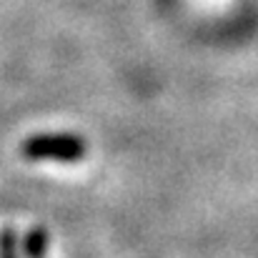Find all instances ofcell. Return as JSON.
<instances>
[{
    "label": "cell",
    "instance_id": "2",
    "mask_svg": "<svg viewBox=\"0 0 258 258\" xmlns=\"http://www.w3.org/2000/svg\"><path fill=\"white\" fill-rule=\"evenodd\" d=\"M45 246H48L45 231H33L25 238V253H28V258H43L45 256Z\"/></svg>",
    "mask_w": 258,
    "mask_h": 258
},
{
    "label": "cell",
    "instance_id": "1",
    "mask_svg": "<svg viewBox=\"0 0 258 258\" xmlns=\"http://www.w3.org/2000/svg\"><path fill=\"white\" fill-rule=\"evenodd\" d=\"M30 161H78L86 153V143L76 136H33L23 146Z\"/></svg>",
    "mask_w": 258,
    "mask_h": 258
},
{
    "label": "cell",
    "instance_id": "3",
    "mask_svg": "<svg viewBox=\"0 0 258 258\" xmlns=\"http://www.w3.org/2000/svg\"><path fill=\"white\" fill-rule=\"evenodd\" d=\"M0 258H15V236L8 228L0 233Z\"/></svg>",
    "mask_w": 258,
    "mask_h": 258
}]
</instances>
